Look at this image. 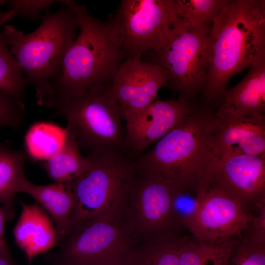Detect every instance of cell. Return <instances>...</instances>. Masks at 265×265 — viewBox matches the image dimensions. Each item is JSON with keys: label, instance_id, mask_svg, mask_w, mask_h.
Returning a JSON list of instances; mask_svg holds the SVG:
<instances>
[{"label": "cell", "instance_id": "obj_23", "mask_svg": "<svg viewBox=\"0 0 265 265\" xmlns=\"http://www.w3.org/2000/svg\"><path fill=\"white\" fill-rule=\"evenodd\" d=\"M7 11L0 13V28L10 19ZM21 67L5 43L0 31V91L14 99L24 108L26 85Z\"/></svg>", "mask_w": 265, "mask_h": 265}, {"label": "cell", "instance_id": "obj_17", "mask_svg": "<svg viewBox=\"0 0 265 265\" xmlns=\"http://www.w3.org/2000/svg\"><path fill=\"white\" fill-rule=\"evenodd\" d=\"M20 216L13 230L16 244L30 265L38 255L58 245L53 221L37 203L27 205L20 201Z\"/></svg>", "mask_w": 265, "mask_h": 265}, {"label": "cell", "instance_id": "obj_2", "mask_svg": "<svg viewBox=\"0 0 265 265\" xmlns=\"http://www.w3.org/2000/svg\"><path fill=\"white\" fill-rule=\"evenodd\" d=\"M212 112L196 106L184 122L136 157L137 169L178 187L201 192L218 160L209 140Z\"/></svg>", "mask_w": 265, "mask_h": 265}, {"label": "cell", "instance_id": "obj_8", "mask_svg": "<svg viewBox=\"0 0 265 265\" xmlns=\"http://www.w3.org/2000/svg\"><path fill=\"white\" fill-rule=\"evenodd\" d=\"M176 0H122L108 21L125 58L157 50L179 19Z\"/></svg>", "mask_w": 265, "mask_h": 265}, {"label": "cell", "instance_id": "obj_9", "mask_svg": "<svg viewBox=\"0 0 265 265\" xmlns=\"http://www.w3.org/2000/svg\"><path fill=\"white\" fill-rule=\"evenodd\" d=\"M116 216H101L73 228L47 259L53 265H97L122 259L129 250Z\"/></svg>", "mask_w": 265, "mask_h": 265}, {"label": "cell", "instance_id": "obj_16", "mask_svg": "<svg viewBox=\"0 0 265 265\" xmlns=\"http://www.w3.org/2000/svg\"><path fill=\"white\" fill-rule=\"evenodd\" d=\"M248 73L235 86L226 88L215 101L217 110L237 116L265 112V48L250 64Z\"/></svg>", "mask_w": 265, "mask_h": 265}, {"label": "cell", "instance_id": "obj_20", "mask_svg": "<svg viewBox=\"0 0 265 265\" xmlns=\"http://www.w3.org/2000/svg\"><path fill=\"white\" fill-rule=\"evenodd\" d=\"M67 130L52 123L41 122L33 124L25 138L27 155L34 161H46L64 147Z\"/></svg>", "mask_w": 265, "mask_h": 265}, {"label": "cell", "instance_id": "obj_21", "mask_svg": "<svg viewBox=\"0 0 265 265\" xmlns=\"http://www.w3.org/2000/svg\"><path fill=\"white\" fill-rule=\"evenodd\" d=\"M90 163V158L81 155L78 146L67 132L63 148L45 161L42 167L55 183L66 184L81 175Z\"/></svg>", "mask_w": 265, "mask_h": 265}, {"label": "cell", "instance_id": "obj_15", "mask_svg": "<svg viewBox=\"0 0 265 265\" xmlns=\"http://www.w3.org/2000/svg\"><path fill=\"white\" fill-rule=\"evenodd\" d=\"M109 87L124 120L157 100L159 90L167 87V80L159 65L141 58H126Z\"/></svg>", "mask_w": 265, "mask_h": 265}, {"label": "cell", "instance_id": "obj_1", "mask_svg": "<svg viewBox=\"0 0 265 265\" xmlns=\"http://www.w3.org/2000/svg\"><path fill=\"white\" fill-rule=\"evenodd\" d=\"M212 23L210 62L202 91L210 103L265 48V1L230 0Z\"/></svg>", "mask_w": 265, "mask_h": 265}, {"label": "cell", "instance_id": "obj_26", "mask_svg": "<svg viewBox=\"0 0 265 265\" xmlns=\"http://www.w3.org/2000/svg\"><path fill=\"white\" fill-rule=\"evenodd\" d=\"M226 265H265V243L245 232L235 243Z\"/></svg>", "mask_w": 265, "mask_h": 265}, {"label": "cell", "instance_id": "obj_3", "mask_svg": "<svg viewBox=\"0 0 265 265\" xmlns=\"http://www.w3.org/2000/svg\"><path fill=\"white\" fill-rule=\"evenodd\" d=\"M61 3L76 15L79 32L64 56L60 77L53 88L54 99L77 96L95 86L109 85L125 58L121 40L108 20L92 16L75 1Z\"/></svg>", "mask_w": 265, "mask_h": 265}, {"label": "cell", "instance_id": "obj_4", "mask_svg": "<svg viewBox=\"0 0 265 265\" xmlns=\"http://www.w3.org/2000/svg\"><path fill=\"white\" fill-rule=\"evenodd\" d=\"M78 31L76 15L64 5L44 15L38 27L30 33L12 25L4 26L2 37L19 63L26 84L34 87L38 104L50 107L64 56Z\"/></svg>", "mask_w": 265, "mask_h": 265}, {"label": "cell", "instance_id": "obj_34", "mask_svg": "<svg viewBox=\"0 0 265 265\" xmlns=\"http://www.w3.org/2000/svg\"></svg>", "mask_w": 265, "mask_h": 265}, {"label": "cell", "instance_id": "obj_27", "mask_svg": "<svg viewBox=\"0 0 265 265\" xmlns=\"http://www.w3.org/2000/svg\"><path fill=\"white\" fill-rule=\"evenodd\" d=\"M200 193L177 187L173 195L172 212L178 227L186 226L194 216L199 205Z\"/></svg>", "mask_w": 265, "mask_h": 265}, {"label": "cell", "instance_id": "obj_31", "mask_svg": "<svg viewBox=\"0 0 265 265\" xmlns=\"http://www.w3.org/2000/svg\"><path fill=\"white\" fill-rule=\"evenodd\" d=\"M8 210L2 206L0 207V254L11 256L9 249L7 245L4 237V227L5 222L13 217Z\"/></svg>", "mask_w": 265, "mask_h": 265}, {"label": "cell", "instance_id": "obj_10", "mask_svg": "<svg viewBox=\"0 0 265 265\" xmlns=\"http://www.w3.org/2000/svg\"><path fill=\"white\" fill-rule=\"evenodd\" d=\"M178 187L137 168L128 192L136 228L153 239L173 236L176 226L172 215V202Z\"/></svg>", "mask_w": 265, "mask_h": 265}, {"label": "cell", "instance_id": "obj_22", "mask_svg": "<svg viewBox=\"0 0 265 265\" xmlns=\"http://www.w3.org/2000/svg\"><path fill=\"white\" fill-rule=\"evenodd\" d=\"M26 154L0 143V203L14 215V197L21 180L25 177Z\"/></svg>", "mask_w": 265, "mask_h": 265}, {"label": "cell", "instance_id": "obj_13", "mask_svg": "<svg viewBox=\"0 0 265 265\" xmlns=\"http://www.w3.org/2000/svg\"><path fill=\"white\" fill-rule=\"evenodd\" d=\"M196 105L182 97L156 100L124 120L125 144L137 157L150 145L184 122Z\"/></svg>", "mask_w": 265, "mask_h": 265}, {"label": "cell", "instance_id": "obj_19", "mask_svg": "<svg viewBox=\"0 0 265 265\" xmlns=\"http://www.w3.org/2000/svg\"><path fill=\"white\" fill-rule=\"evenodd\" d=\"M237 239L202 241L191 235L179 238V265H226Z\"/></svg>", "mask_w": 265, "mask_h": 265}, {"label": "cell", "instance_id": "obj_24", "mask_svg": "<svg viewBox=\"0 0 265 265\" xmlns=\"http://www.w3.org/2000/svg\"><path fill=\"white\" fill-rule=\"evenodd\" d=\"M178 238L175 236L152 239L142 250L129 251L122 265H179Z\"/></svg>", "mask_w": 265, "mask_h": 265}, {"label": "cell", "instance_id": "obj_18", "mask_svg": "<svg viewBox=\"0 0 265 265\" xmlns=\"http://www.w3.org/2000/svg\"><path fill=\"white\" fill-rule=\"evenodd\" d=\"M18 192L29 194L50 214L54 223L58 245L72 229L74 201L66 186L55 182L36 185L25 177L19 185Z\"/></svg>", "mask_w": 265, "mask_h": 265}, {"label": "cell", "instance_id": "obj_14", "mask_svg": "<svg viewBox=\"0 0 265 265\" xmlns=\"http://www.w3.org/2000/svg\"><path fill=\"white\" fill-rule=\"evenodd\" d=\"M209 140L218 160L237 155L265 153V114L237 116L213 111Z\"/></svg>", "mask_w": 265, "mask_h": 265}, {"label": "cell", "instance_id": "obj_11", "mask_svg": "<svg viewBox=\"0 0 265 265\" xmlns=\"http://www.w3.org/2000/svg\"><path fill=\"white\" fill-rule=\"evenodd\" d=\"M207 186L226 193L252 215L258 206L265 202V153L237 155L218 160Z\"/></svg>", "mask_w": 265, "mask_h": 265}, {"label": "cell", "instance_id": "obj_12", "mask_svg": "<svg viewBox=\"0 0 265 265\" xmlns=\"http://www.w3.org/2000/svg\"><path fill=\"white\" fill-rule=\"evenodd\" d=\"M251 217L235 199L207 186L200 192L199 207L186 229L202 241L238 238L248 229Z\"/></svg>", "mask_w": 265, "mask_h": 265}, {"label": "cell", "instance_id": "obj_29", "mask_svg": "<svg viewBox=\"0 0 265 265\" xmlns=\"http://www.w3.org/2000/svg\"><path fill=\"white\" fill-rule=\"evenodd\" d=\"M60 1V0H59ZM58 0H8L5 1L13 17H22L34 20L38 18L41 12Z\"/></svg>", "mask_w": 265, "mask_h": 265}, {"label": "cell", "instance_id": "obj_5", "mask_svg": "<svg viewBox=\"0 0 265 265\" xmlns=\"http://www.w3.org/2000/svg\"><path fill=\"white\" fill-rule=\"evenodd\" d=\"M109 85L95 86L77 96L55 98L50 106L66 120L67 133L87 155L128 152L124 119Z\"/></svg>", "mask_w": 265, "mask_h": 265}, {"label": "cell", "instance_id": "obj_33", "mask_svg": "<svg viewBox=\"0 0 265 265\" xmlns=\"http://www.w3.org/2000/svg\"><path fill=\"white\" fill-rule=\"evenodd\" d=\"M122 259H111L106 260L97 265H122Z\"/></svg>", "mask_w": 265, "mask_h": 265}, {"label": "cell", "instance_id": "obj_28", "mask_svg": "<svg viewBox=\"0 0 265 265\" xmlns=\"http://www.w3.org/2000/svg\"><path fill=\"white\" fill-rule=\"evenodd\" d=\"M24 109L12 97L0 91V127H21L24 124Z\"/></svg>", "mask_w": 265, "mask_h": 265}, {"label": "cell", "instance_id": "obj_6", "mask_svg": "<svg viewBox=\"0 0 265 265\" xmlns=\"http://www.w3.org/2000/svg\"><path fill=\"white\" fill-rule=\"evenodd\" d=\"M87 156L86 169L64 184L74 201L72 229L101 216L117 215L137 169L136 157L128 152Z\"/></svg>", "mask_w": 265, "mask_h": 265}, {"label": "cell", "instance_id": "obj_25", "mask_svg": "<svg viewBox=\"0 0 265 265\" xmlns=\"http://www.w3.org/2000/svg\"><path fill=\"white\" fill-rule=\"evenodd\" d=\"M230 0H176L179 17L194 26L209 24Z\"/></svg>", "mask_w": 265, "mask_h": 265}, {"label": "cell", "instance_id": "obj_30", "mask_svg": "<svg viewBox=\"0 0 265 265\" xmlns=\"http://www.w3.org/2000/svg\"><path fill=\"white\" fill-rule=\"evenodd\" d=\"M246 232L253 239L265 243V202L258 206Z\"/></svg>", "mask_w": 265, "mask_h": 265}, {"label": "cell", "instance_id": "obj_7", "mask_svg": "<svg viewBox=\"0 0 265 265\" xmlns=\"http://www.w3.org/2000/svg\"><path fill=\"white\" fill-rule=\"evenodd\" d=\"M211 48L209 24L194 26L179 17L148 61L163 70L167 87L193 103L206 80Z\"/></svg>", "mask_w": 265, "mask_h": 265}, {"label": "cell", "instance_id": "obj_32", "mask_svg": "<svg viewBox=\"0 0 265 265\" xmlns=\"http://www.w3.org/2000/svg\"><path fill=\"white\" fill-rule=\"evenodd\" d=\"M11 256L0 254V265H15Z\"/></svg>", "mask_w": 265, "mask_h": 265}]
</instances>
